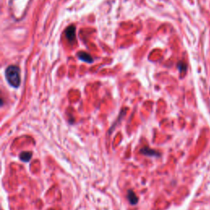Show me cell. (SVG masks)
Masks as SVG:
<instances>
[{
  "instance_id": "3",
  "label": "cell",
  "mask_w": 210,
  "mask_h": 210,
  "mask_svg": "<svg viewBox=\"0 0 210 210\" xmlns=\"http://www.w3.org/2000/svg\"><path fill=\"white\" fill-rule=\"evenodd\" d=\"M140 153L142 154L145 155V156H149V157H158L159 155L156 150L149 149L148 147H145V148H143V149H140Z\"/></svg>"
},
{
  "instance_id": "5",
  "label": "cell",
  "mask_w": 210,
  "mask_h": 210,
  "mask_svg": "<svg viewBox=\"0 0 210 210\" xmlns=\"http://www.w3.org/2000/svg\"><path fill=\"white\" fill-rule=\"evenodd\" d=\"M127 199H128L130 204H131L132 205H135V204H136L138 203V197L135 196V194L133 190H128V192H127Z\"/></svg>"
},
{
  "instance_id": "2",
  "label": "cell",
  "mask_w": 210,
  "mask_h": 210,
  "mask_svg": "<svg viewBox=\"0 0 210 210\" xmlns=\"http://www.w3.org/2000/svg\"><path fill=\"white\" fill-rule=\"evenodd\" d=\"M65 35L70 42H72V41L75 40V38H76V27L74 26H70L69 27H67L66 31H65Z\"/></svg>"
},
{
  "instance_id": "6",
  "label": "cell",
  "mask_w": 210,
  "mask_h": 210,
  "mask_svg": "<svg viewBox=\"0 0 210 210\" xmlns=\"http://www.w3.org/2000/svg\"><path fill=\"white\" fill-rule=\"evenodd\" d=\"M31 158H32V153H31V152L25 151L21 153L20 159L22 161V162H24V163L29 162V161L31 159Z\"/></svg>"
},
{
  "instance_id": "4",
  "label": "cell",
  "mask_w": 210,
  "mask_h": 210,
  "mask_svg": "<svg viewBox=\"0 0 210 210\" xmlns=\"http://www.w3.org/2000/svg\"><path fill=\"white\" fill-rule=\"evenodd\" d=\"M78 58L79 59H81V61L85 62H87V63L93 62V58H92L88 52H80L78 53Z\"/></svg>"
},
{
  "instance_id": "1",
  "label": "cell",
  "mask_w": 210,
  "mask_h": 210,
  "mask_svg": "<svg viewBox=\"0 0 210 210\" xmlns=\"http://www.w3.org/2000/svg\"><path fill=\"white\" fill-rule=\"evenodd\" d=\"M7 81L11 86L14 88H18L21 84L20 69L17 66L11 65L5 71Z\"/></svg>"
}]
</instances>
